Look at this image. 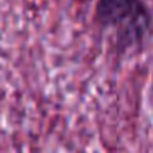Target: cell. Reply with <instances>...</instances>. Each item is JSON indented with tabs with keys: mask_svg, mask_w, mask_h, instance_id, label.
Here are the masks:
<instances>
[{
	"mask_svg": "<svg viewBox=\"0 0 153 153\" xmlns=\"http://www.w3.org/2000/svg\"><path fill=\"white\" fill-rule=\"evenodd\" d=\"M94 22L112 35L119 53L142 46L153 28V17L145 0H97Z\"/></svg>",
	"mask_w": 153,
	"mask_h": 153,
	"instance_id": "1",
	"label": "cell"
}]
</instances>
